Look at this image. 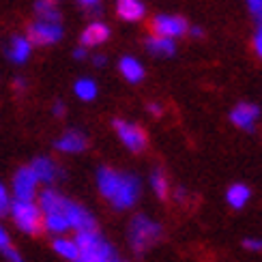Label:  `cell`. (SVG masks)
<instances>
[{
  "label": "cell",
  "instance_id": "cell-26",
  "mask_svg": "<svg viewBox=\"0 0 262 262\" xmlns=\"http://www.w3.org/2000/svg\"><path fill=\"white\" fill-rule=\"evenodd\" d=\"M3 254L7 256V260H9V262H24V260H21V256L17 254V249H15L13 245H9V247L5 249V252H3Z\"/></svg>",
  "mask_w": 262,
  "mask_h": 262
},
{
  "label": "cell",
  "instance_id": "cell-9",
  "mask_svg": "<svg viewBox=\"0 0 262 262\" xmlns=\"http://www.w3.org/2000/svg\"><path fill=\"white\" fill-rule=\"evenodd\" d=\"M37 177L35 172L30 170V166L26 168H19L13 177V193H15V200L19 202H32L37 193Z\"/></svg>",
  "mask_w": 262,
  "mask_h": 262
},
{
  "label": "cell",
  "instance_id": "cell-29",
  "mask_svg": "<svg viewBox=\"0 0 262 262\" xmlns=\"http://www.w3.org/2000/svg\"><path fill=\"white\" fill-rule=\"evenodd\" d=\"M11 245V241H9V236H7V232L0 228V252H5V249Z\"/></svg>",
  "mask_w": 262,
  "mask_h": 262
},
{
  "label": "cell",
  "instance_id": "cell-32",
  "mask_svg": "<svg viewBox=\"0 0 262 262\" xmlns=\"http://www.w3.org/2000/svg\"><path fill=\"white\" fill-rule=\"evenodd\" d=\"M148 112H150V114H161V105L150 103V105H148Z\"/></svg>",
  "mask_w": 262,
  "mask_h": 262
},
{
  "label": "cell",
  "instance_id": "cell-4",
  "mask_svg": "<svg viewBox=\"0 0 262 262\" xmlns=\"http://www.w3.org/2000/svg\"><path fill=\"white\" fill-rule=\"evenodd\" d=\"M9 211L11 215H13V222L15 226L19 228L21 232H26V234H41L43 232V213L41 209L35 204V202H19L15 200L13 204L9 206Z\"/></svg>",
  "mask_w": 262,
  "mask_h": 262
},
{
  "label": "cell",
  "instance_id": "cell-5",
  "mask_svg": "<svg viewBox=\"0 0 262 262\" xmlns=\"http://www.w3.org/2000/svg\"><path fill=\"white\" fill-rule=\"evenodd\" d=\"M112 125H114L116 136L121 138V142L131 152H140V150L146 148V131L140 125L127 123V121H123V118H114Z\"/></svg>",
  "mask_w": 262,
  "mask_h": 262
},
{
  "label": "cell",
  "instance_id": "cell-14",
  "mask_svg": "<svg viewBox=\"0 0 262 262\" xmlns=\"http://www.w3.org/2000/svg\"><path fill=\"white\" fill-rule=\"evenodd\" d=\"M30 170L35 172L37 181H43V183H52V181H56V177H58L56 163H54L52 159H48V157H37V159H32Z\"/></svg>",
  "mask_w": 262,
  "mask_h": 262
},
{
  "label": "cell",
  "instance_id": "cell-30",
  "mask_svg": "<svg viewBox=\"0 0 262 262\" xmlns=\"http://www.w3.org/2000/svg\"><path fill=\"white\" fill-rule=\"evenodd\" d=\"M52 112L56 114V116H62V114H64V105H62V101H56V103H54Z\"/></svg>",
  "mask_w": 262,
  "mask_h": 262
},
{
  "label": "cell",
  "instance_id": "cell-8",
  "mask_svg": "<svg viewBox=\"0 0 262 262\" xmlns=\"http://www.w3.org/2000/svg\"><path fill=\"white\" fill-rule=\"evenodd\" d=\"M187 30H189L187 19L181 15H157L152 19V32L157 37L177 39V37H183Z\"/></svg>",
  "mask_w": 262,
  "mask_h": 262
},
{
  "label": "cell",
  "instance_id": "cell-33",
  "mask_svg": "<svg viewBox=\"0 0 262 262\" xmlns=\"http://www.w3.org/2000/svg\"><path fill=\"white\" fill-rule=\"evenodd\" d=\"M93 62L97 64V67H101V64L105 62V58H103V56H95V58H93Z\"/></svg>",
  "mask_w": 262,
  "mask_h": 262
},
{
  "label": "cell",
  "instance_id": "cell-6",
  "mask_svg": "<svg viewBox=\"0 0 262 262\" xmlns=\"http://www.w3.org/2000/svg\"><path fill=\"white\" fill-rule=\"evenodd\" d=\"M30 46H52L62 39V26L56 21H32L28 26V37Z\"/></svg>",
  "mask_w": 262,
  "mask_h": 262
},
{
  "label": "cell",
  "instance_id": "cell-25",
  "mask_svg": "<svg viewBox=\"0 0 262 262\" xmlns=\"http://www.w3.org/2000/svg\"><path fill=\"white\" fill-rule=\"evenodd\" d=\"M243 247L245 249H252V252H262V241H260V238H245Z\"/></svg>",
  "mask_w": 262,
  "mask_h": 262
},
{
  "label": "cell",
  "instance_id": "cell-15",
  "mask_svg": "<svg viewBox=\"0 0 262 262\" xmlns=\"http://www.w3.org/2000/svg\"><path fill=\"white\" fill-rule=\"evenodd\" d=\"M116 11L127 21H138L144 17V5H142V0H116Z\"/></svg>",
  "mask_w": 262,
  "mask_h": 262
},
{
  "label": "cell",
  "instance_id": "cell-3",
  "mask_svg": "<svg viewBox=\"0 0 262 262\" xmlns=\"http://www.w3.org/2000/svg\"><path fill=\"white\" fill-rule=\"evenodd\" d=\"M161 238V226L146 215H136L129 224V243L136 254H144Z\"/></svg>",
  "mask_w": 262,
  "mask_h": 262
},
{
  "label": "cell",
  "instance_id": "cell-10",
  "mask_svg": "<svg viewBox=\"0 0 262 262\" xmlns=\"http://www.w3.org/2000/svg\"><path fill=\"white\" fill-rule=\"evenodd\" d=\"M260 116V107L254 103H238L234 110L230 112V121L238 127V129H245V131H252L256 121Z\"/></svg>",
  "mask_w": 262,
  "mask_h": 262
},
{
  "label": "cell",
  "instance_id": "cell-36",
  "mask_svg": "<svg viewBox=\"0 0 262 262\" xmlns=\"http://www.w3.org/2000/svg\"><path fill=\"white\" fill-rule=\"evenodd\" d=\"M258 19H260V28H262V13H260V15H258Z\"/></svg>",
  "mask_w": 262,
  "mask_h": 262
},
{
  "label": "cell",
  "instance_id": "cell-28",
  "mask_svg": "<svg viewBox=\"0 0 262 262\" xmlns=\"http://www.w3.org/2000/svg\"><path fill=\"white\" fill-rule=\"evenodd\" d=\"M247 5H249V9H252L256 15L262 13V0H247Z\"/></svg>",
  "mask_w": 262,
  "mask_h": 262
},
{
  "label": "cell",
  "instance_id": "cell-34",
  "mask_svg": "<svg viewBox=\"0 0 262 262\" xmlns=\"http://www.w3.org/2000/svg\"><path fill=\"white\" fill-rule=\"evenodd\" d=\"M80 3H84V5H89V7H93V5H97L99 0H80Z\"/></svg>",
  "mask_w": 262,
  "mask_h": 262
},
{
  "label": "cell",
  "instance_id": "cell-1",
  "mask_svg": "<svg viewBox=\"0 0 262 262\" xmlns=\"http://www.w3.org/2000/svg\"><path fill=\"white\" fill-rule=\"evenodd\" d=\"M97 185L105 200L114 204V209L123 211L134 206L140 195V181L134 174L116 172L112 168H99L97 172Z\"/></svg>",
  "mask_w": 262,
  "mask_h": 262
},
{
  "label": "cell",
  "instance_id": "cell-18",
  "mask_svg": "<svg viewBox=\"0 0 262 262\" xmlns=\"http://www.w3.org/2000/svg\"><path fill=\"white\" fill-rule=\"evenodd\" d=\"M35 13L41 21H56V24H60V11L56 7V0H37Z\"/></svg>",
  "mask_w": 262,
  "mask_h": 262
},
{
  "label": "cell",
  "instance_id": "cell-19",
  "mask_svg": "<svg viewBox=\"0 0 262 262\" xmlns=\"http://www.w3.org/2000/svg\"><path fill=\"white\" fill-rule=\"evenodd\" d=\"M249 187L247 185H241V183H236V185H232L230 189L226 191V200H228V204L232 206V209H243V206L247 204V200H249Z\"/></svg>",
  "mask_w": 262,
  "mask_h": 262
},
{
  "label": "cell",
  "instance_id": "cell-17",
  "mask_svg": "<svg viewBox=\"0 0 262 262\" xmlns=\"http://www.w3.org/2000/svg\"><path fill=\"white\" fill-rule=\"evenodd\" d=\"M146 50L150 54H157V56H172V54L177 52V48H174V39L157 37V35L146 39Z\"/></svg>",
  "mask_w": 262,
  "mask_h": 262
},
{
  "label": "cell",
  "instance_id": "cell-13",
  "mask_svg": "<svg viewBox=\"0 0 262 262\" xmlns=\"http://www.w3.org/2000/svg\"><path fill=\"white\" fill-rule=\"evenodd\" d=\"M30 41L26 37H21V35H15L13 39L9 41V46H7V56L9 60H13L15 64H21V62H26L28 56H30Z\"/></svg>",
  "mask_w": 262,
  "mask_h": 262
},
{
  "label": "cell",
  "instance_id": "cell-35",
  "mask_svg": "<svg viewBox=\"0 0 262 262\" xmlns=\"http://www.w3.org/2000/svg\"><path fill=\"white\" fill-rule=\"evenodd\" d=\"M191 32H193L195 37H200V35H202V30H200V28H191Z\"/></svg>",
  "mask_w": 262,
  "mask_h": 262
},
{
  "label": "cell",
  "instance_id": "cell-12",
  "mask_svg": "<svg viewBox=\"0 0 262 262\" xmlns=\"http://www.w3.org/2000/svg\"><path fill=\"white\" fill-rule=\"evenodd\" d=\"M107 37H110V28L101 24V21H93V24L84 28L80 43H82V48H97V46H101V43H105Z\"/></svg>",
  "mask_w": 262,
  "mask_h": 262
},
{
  "label": "cell",
  "instance_id": "cell-31",
  "mask_svg": "<svg viewBox=\"0 0 262 262\" xmlns=\"http://www.w3.org/2000/svg\"><path fill=\"white\" fill-rule=\"evenodd\" d=\"M73 56H75V58H78V60L86 58V48H78V50H75V52H73Z\"/></svg>",
  "mask_w": 262,
  "mask_h": 262
},
{
  "label": "cell",
  "instance_id": "cell-24",
  "mask_svg": "<svg viewBox=\"0 0 262 262\" xmlns=\"http://www.w3.org/2000/svg\"><path fill=\"white\" fill-rule=\"evenodd\" d=\"M9 206H11L9 193H7V189L3 187V183H0V215H5V213L9 211Z\"/></svg>",
  "mask_w": 262,
  "mask_h": 262
},
{
  "label": "cell",
  "instance_id": "cell-22",
  "mask_svg": "<svg viewBox=\"0 0 262 262\" xmlns=\"http://www.w3.org/2000/svg\"><path fill=\"white\" fill-rule=\"evenodd\" d=\"M73 91L82 101H93L97 97V84L93 80H78L73 86Z\"/></svg>",
  "mask_w": 262,
  "mask_h": 262
},
{
  "label": "cell",
  "instance_id": "cell-16",
  "mask_svg": "<svg viewBox=\"0 0 262 262\" xmlns=\"http://www.w3.org/2000/svg\"><path fill=\"white\" fill-rule=\"evenodd\" d=\"M118 69H121L123 78L127 82H140L142 78H144V67L140 64V60L131 58V56H125L121 62H118Z\"/></svg>",
  "mask_w": 262,
  "mask_h": 262
},
{
  "label": "cell",
  "instance_id": "cell-11",
  "mask_svg": "<svg viewBox=\"0 0 262 262\" xmlns=\"http://www.w3.org/2000/svg\"><path fill=\"white\" fill-rule=\"evenodd\" d=\"M54 146L62 152H82L86 146H89V138H86L82 131L71 129V131H64Z\"/></svg>",
  "mask_w": 262,
  "mask_h": 262
},
{
  "label": "cell",
  "instance_id": "cell-21",
  "mask_svg": "<svg viewBox=\"0 0 262 262\" xmlns=\"http://www.w3.org/2000/svg\"><path fill=\"white\" fill-rule=\"evenodd\" d=\"M52 247H54V252H56V254H60L62 258H67L71 262L80 256L78 245H75L73 241H69V238H56V241L52 243Z\"/></svg>",
  "mask_w": 262,
  "mask_h": 262
},
{
  "label": "cell",
  "instance_id": "cell-20",
  "mask_svg": "<svg viewBox=\"0 0 262 262\" xmlns=\"http://www.w3.org/2000/svg\"><path fill=\"white\" fill-rule=\"evenodd\" d=\"M150 185H152V191L157 193L159 200H168V195H170V185H168L166 174H163L161 170H155V172L150 174Z\"/></svg>",
  "mask_w": 262,
  "mask_h": 262
},
{
  "label": "cell",
  "instance_id": "cell-23",
  "mask_svg": "<svg viewBox=\"0 0 262 262\" xmlns=\"http://www.w3.org/2000/svg\"><path fill=\"white\" fill-rule=\"evenodd\" d=\"M43 226H46L50 232H64V230H69L67 217H64L62 213H56V215H43Z\"/></svg>",
  "mask_w": 262,
  "mask_h": 262
},
{
  "label": "cell",
  "instance_id": "cell-27",
  "mask_svg": "<svg viewBox=\"0 0 262 262\" xmlns=\"http://www.w3.org/2000/svg\"><path fill=\"white\" fill-rule=\"evenodd\" d=\"M254 50H256V54L262 58V28H258L256 30V37H254Z\"/></svg>",
  "mask_w": 262,
  "mask_h": 262
},
{
  "label": "cell",
  "instance_id": "cell-7",
  "mask_svg": "<svg viewBox=\"0 0 262 262\" xmlns=\"http://www.w3.org/2000/svg\"><path fill=\"white\" fill-rule=\"evenodd\" d=\"M64 217H67V224L69 228H73V230L78 232H97V222L95 217L84 209V206H80L78 202H71L67 200L64 202Z\"/></svg>",
  "mask_w": 262,
  "mask_h": 262
},
{
  "label": "cell",
  "instance_id": "cell-2",
  "mask_svg": "<svg viewBox=\"0 0 262 262\" xmlns=\"http://www.w3.org/2000/svg\"><path fill=\"white\" fill-rule=\"evenodd\" d=\"M73 243L78 245L80 252L73 262H123L116 249L99 232H78Z\"/></svg>",
  "mask_w": 262,
  "mask_h": 262
}]
</instances>
